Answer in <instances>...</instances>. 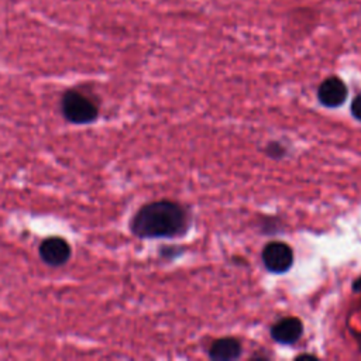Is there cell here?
Listing matches in <instances>:
<instances>
[{"label": "cell", "mask_w": 361, "mask_h": 361, "mask_svg": "<svg viewBox=\"0 0 361 361\" xmlns=\"http://www.w3.org/2000/svg\"><path fill=\"white\" fill-rule=\"evenodd\" d=\"M193 224L188 204L173 199H158L137 209L128 223L133 235L141 240L182 238Z\"/></svg>", "instance_id": "cell-1"}, {"label": "cell", "mask_w": 361, "mask_h": 361, "mask_svg": "<svg viewBox=\"0 0 361 361\" xmlns=\"http://www.w3.org/2000/svg\"><path fill=\"white\" fill-rule=\"evenodd\" d=\"M358 341H360V347H361V338H358Z\"/></svg>", "instance_id": "cell-14"}, {"label": "cell", "mask_w": 361, "mask_h": 361, "mask_svg": "<svg viewBox=\"0 0 361 361\" xmlns=\"http://www.w3.org/2000/svg\"><path fill=\"white\" fill-rule=\"evenodd\" d=\"M258 227L261 228L262 234H275L282 231V224L279 223V219L275 216H265L261 217V221L258 223Z\"/></svg>", "instance_id": "cell-9"}, {"label": "cell", "mask_w": 361, "mask_h": 361, "mask_svg": "<svg viewBox=\"0 0 361 361\" xmlns=\"http://www.w3.org/2000/svg\"><path fill=\"white\" fill-rule=\"evenodd\" d=\"M305 331L303 322L296 316H285L275 323H272L269 329L271 338L282 345H293L298 343Z\"/></svg>", "instance_id": "cell-6"}, {"label": "cell", "mask_w": 361, "mask_h": 361, "mask_svg": "<svg viewBox=\"0 0 361 361\" xmlns=\"http://www.w3.org/2000/svg\"><path fill=\"white\" fill-rule=\"evenodd\" d=\"M183 251H185L183 247H162V250L159 251V254H161V257H164V258H166V259H168V258L172 259V258H176V257L182 255Z\"/></svg>", "instance_id": "cell-11"}, {"label": "cell", "mask_w": 361, "mask_h": 361, "mask_svg": "<svg viewBox=\"0 0 361 361\" xmlns=\"http://www.w3.org/2000/svg\"><path fill=\"white\" fill-rule=\"evenodd\" d=\"M207 355L213 361H234L243 355V343L234 336H223L213 340L207 348Z\"/></svg>", "instance_id": "cell-7"}, {"label": "cell", "mask_w": 361, "mask_h": 361, "mask_svg": "<svg viewBox=\"0 0 361 361\" xmlns=\"http://www.w3.org/2000/svg\"><path fill=\"white\" fill-rule=\"evenodd\" d=\"M350 113H351V116H353L354 120H357L358 123H361V93H358V94L353 99V102H351V104H350Z\"/></svg>", "instance_id": "cell-10"}, {"label": "cell", "mask_w": 361, "mask_h": 361, "mask_svg": "<svg viewBox=\"0 0 361 361\" xmlns=\"http://www.w3.org/2000/svg\"><path fill=\"white\" fill-rule=\"evenodd\" d=\"M347 96L348 87L345 82L337 75L327 76L323 82H320L316 90L317 102L327 109H337L343 106L347 100Z\"/></svg>", "instance_id": "cell-4"}, {"label": "cell", "mask_w": 361, "mask_h": 361, "mask_svg": "<svg viewBox=\"0 0 361 361\" xmlns=\"http://www.w3.org/2000/svg\"><path fill=\"white\" fill-rule=\"evenodd\" d=\"M302 358H316V355L306 353V354H299V355L295 357V360H302Z\"/></svg>", "instance_id": "cell-13"}, {"label": "cell", "mask_w": 361, "mask_h": 361, "mask_svg": "<svg viewBox=\"0 0 361 361\" xmlns=\"http://www.w3.org/2000/svg\"><path fill=\"white\" fill-rule=\"evenodd\" d=\"M61 113L72 124H92L99 118V104L89 93L72 87L61 96Z\"/></svg>", "instance_id": "cell-2"}, {"label": "cell", "mask_w": 361, "mask_h": 361, "mask_svg": "<svg viewBox=\"0 0 361 361\" xmlns=\"http://www.w3.org/2000/svg\"><path fill=\"white\" fill-rule=\"evenodd\" d=\"M351 290L354 293H361V275L351 282Z\"/></svg>", "instance_id": "cell-12"}, {"label": "cell", "mask_w": 361, "mask_h": 361, "mask_svg": "<svg viewBox=\"0 0 361 361\" xmlns=\"http://www.w3.org/2000/svg\"><path fill=\"white\" fill-rule=\"evenodd\" d=\"M261 261L269 274L282 275L290 271L295 262V252L292 245L285 241H268L261 251Z\"/></svg>", "instance_id": "cell-3"}, {"label": "cell", "mask_w": 361, "mask_h": 361, "mask_svg": "<svg viewBox=\"0 0 361 361\" xmlns=\"http://www.w3.org/2000/svg\"><path fill=\"white\" fill-rule=\"evenodd\" d=\"M264 152L271 159H282V158L286 157L288 148H286V145L283 142H281L278 140H271V141H268L265 144Z\"/></svg>", "instance_id": "cell-8"}, {"label": "cell", "mask_w": 361, "mask_h": 361, "mask_svg": "<svg viewBox=\"0 0 361 361\" xmlns=\"http://www.w3.org/2000/svg\"><path fill=\"white\" fill-rule=\"evenodd\" d=\"M38 255L49 267H62L71 259L72 248L65 238L51 235L41 241Z\"/></svg>", "instance_id": "cell-5"}]
</instances>
